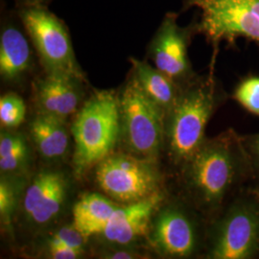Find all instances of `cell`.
I'll return each mask as SVG.
<instances>
[{
  "label": "cell",
  "mask_w": 259,
  "mask_h": 259,
  "mask_svg": "<svg viewBox=\"0 0 259 259\" xmlns=\"http://www.w3.org/2000/svg\"><path fill=\"white\" fill-rule=\"evenodd\" d=\"M182 170L192 203L212 219L242 187L253 182L242 136L232 129L205 139Z\"/></svg>",
  "instance_id": "6da1fadb"
},
{
  "label": "cell",
  "mask_w": 259,
  "mask_h": 259,
  "mask_svg": "<svg viewBox=\"0 0 259 259\" xmlns=\"http://www.w3.org/2000/svg\"><path fill=\"white\" fill-rule=\"evenodd\" d=\"M227 98L212 77L194 78L182 85L165 121L164 141L175 165L183 166L204 144L208 121Z\"/></svg>",
  "instance_id": "7a4b0ae2"
},
{
  "label": "cell",
  "mask_w": 259,
  "mask_h": 259,
  "mask_svg": "<svg viewBox=\"0 0 259 259\" xmlns=\"http://www.w3.org/2000/svg\"><path fill=\"white\" fill-rule=\"evenodd\" d=\"M206 257H259V186L245 185L213 218Z\"/></svg>",
  "instance_id": "3957f363"
},
{
  "label": "cell",
  "mask_w": 259,
  "mask_h": 259,
  "mask_svg": "<svg viewBox=\"0 0 259 259\" xmlns=\"http://www.w3.org/2000/svg\"><path fill=\"white\" fill-rule=\"evenodd\" d=\"M121 132L119 95L111 91L93 93L74 121V166L83 174L110 156Z\"/></svg>",
  "instance_id": "277c9868"
},
{
  "label": "cell",
  "mask_w": 259,
  "mask_h": 259,
  "mask_svg": "<svg viewBox=\"0 0 259 259\" xmlns=\"http://www.w3.org/2000/svg\"><path fill=\"white\" fill-rule=\"evenodd\" d=\"M121 133L130 150L157 161L165 139L166 113L151 100L132 74L119 95Z\"/></svg>",
  "instance_id": "5b68a950"
},
{
  "label": "cell",
  "mask_w": 259,
  "mask_h": 259,
  "mask_svg": "<svg viewBox=\"0 0 259 259\" xmlns=\"http://www.w3.org/2000/svg\"><path fill=\"white\" fill-rule=\"evenodd\" d=\"M184 7L200 11L194 30L214 47L239 37L259 45V0H185Z\"/></svg>",
  "instance_id": "8992f818"
},
{
  "label": "cell",
  "mask_w": 259,
  "mask_h": 259,
  "mask_svg": "<svg viewBox=\"0 0 259 259\" xmlns=\"http://www.w3.org/2000/svg\"><path fill=\"white\" fill-rule=\"evenodd\" d=\"M18 16L47 73L73 75L83 79L64 21L47 6L19 7Z\"/></svg>",
  "instance_id": "52a82bcc"
},
{
  "label": "cell",
  "mask_w": 259,
  "mask_h": 259,
  "mask_svg": "<svg viewBox=\"0 0 259 259\" xmlns=\"http://www.w3.org/2000/svg\"><path fill=\"white\" fill-rule=\"evenodd\" d=\"M96 181L117 202L129 204L161 192V175L147 158L111 154L98 164Z\"/></svg>",
  "instance_id": "ba28073f"
},
{
  "label": "cell",
  "mask_w": 259,
  "mask_h": 259,
  "mask_svg": "<svg viewBox=\"0 0 259 259\" xmlns=\"http://www.w3.org/2000/svg\"><path fill=\"white\" fill-rule=\"evenodd\" d=\"M177 18L174 13L164 17L150 44L149 54L157 69L183 85L194 79L187 49L195 30L179 26Z\"/></svg>",
  "instance_id": "9c48e42d"
},
{
  "label": "cell",
  "mask_w": 259,
  "mask_h": 259,
  "mask_svg": "<svg viewBox=\"0 0 259 259\" xmlns=\"http://www.w3.org/2000/svg\"><path fill=\"white\" fill-rule=\"evenodd\" d=\"M151 240L162 255L190 257L196 254L200 246L198 223L184 206L167 205L157 214Z\"/></svg>",
  "instance_id": "30bf717a"
},
{
  "label": "cell",
  "mask_w": 259,
  "mask_h": 259,
  "mask_svg": "<svg viewBox=\"0 0 259 259\" xmlns=\"http://www.w3.org/2000/svg\"><path fill=\"white\" fill-rule=\"evenodd\" d=\"M164 197L161 192L140 202L118 206L101 232L105 239L118 245H127L143 235L150 218L160 207Z\"/></svg>",
  "instance_id": "8fae6325"
},
{
  "label": "cell",
  "mask_w": 259,
  "mask_h": 259,
  "mask_svg": "<svg viewBox=\"0 0 259 259\" xmlns=\"http://www.w3.org/2000/svg\"><path fill=\"white\" fill-rule=\"evenodd\" d=\"M83 78L47 73L35 83L36 98L42 112L65 119L78 108Z\"/></svg>",
  "instance_id": "7c38bea8"
},
{
  "label": "cell",
  "mask_w": 259,
  "mask_h": 259,
  "mask_svg": "<svg viewBox=\"0 0 259 259\" xmlns=\"http://www.w3.org/2000/svg\"><path fill=\"white\" fill-rule=\"evenodd\" d=\"M30 37L24 27L14 21L3 24L0 35V74L15 82L27 73L32 65Z\"/></svg>",
  "instance_id": "4fadbf2b"
},
{
  "label": "cell",
  "mask_w": 259,
  "mask_h": 259,
  "mask_svg": "<svg viewBox=\"0 0 259 259\" xmlns=\"http://www.w3.org/2000/svg\"><path fill=\"white\" fill-rule=\"evenodd\" d=\"M133 73L140 88L151 100L167 113L176 102L182 85L146 62L131 59Z\"/></svg>",
  "instance_id": "5bb4252c"
},
{
  "label": "cell",
  "mask_w": 259,
  "mask_h": 259,
  "mask_svg": "<svg viewBox=\"0 0 259 259\" xmlns=\"http://www.w3.org/2000/svg\"><path fill=\"white\" fill-rule=\"evenodd\" d=\"M30 132L38 152L47 158L62 157L68 148L69 137L63 118L41 112L31 122Z\"/></svg>",
  "instance_id": "9a60e30c"
},
{
  "label": "cell",
  "mask_w": 259,
  "mask_h": 259,
  "mask_svg": "<svg viewBox=\"0 0 259 259\" xmlns=\"http://www.w3.org/2000/svg\"><path fill=\"white\" fill-rule=\"evenodd\" d=\"M117 207L101 195H85L74 205L73 225L87 237L101 234Z\"/></svg>",
  "instance_id": "2e32d148"
},
{
  "label": "cell",
  "mask_w": 259,
  "mask_h": 259,
  "mask_svg": "<svg viewBox=\"0 0 259 259\" xmlns=\"http://www.w3.org/2000/svg\"><path fill=\"white\" fill-rule=\"evenodd\" d=\"M65 195L66 185L65 178L62 176L28 217L39 225L50 222L60 212L65 202Z\"/></svg>",
  "instance_id": "e0dca14e"
},
{
  "label": "cell",
  "mask_w": 259,
  "mask_h": 259,
  "mask_svg": "<svg viewBox=\"0 0 259 259\" xmlns=\"http://www.w3.org/2000/svg\"><path fill=\"white\" fill-rule=\"evenodd\" d=\"M63 176L57 172H41L27 188L23 199V209L28 216L34 211L48 191Z\"/></svg>",
  "instance_id": "ac0fdd59"
},
{
  "label": "cell",
  "mask_w": 259,
  "mask_h": 259,
  "mask_svg": "<svg viewBox=\"0 0 259 259\" xmlns=\"http://www.w3.org/2000/svg\"><path fill=\"white\" fill-rule=\"evenodd\" d=\"M232 97L246 111L259 117V77L250 76L243 79Z\"/></svg>",
  "instance_id": "d6986e66"
},
{
  "label": "cell",
  "mask_w": 259,
  "mask_h": 259,
  "mask_svg": "<svg viewBox=\"0 0 259 259\" xmlns=\"http://www.w3.org/2000/svg\"><path fill=\"white\" fill-rule=\"evenodd\" d=\"M26 107L23 100L15 93H9L0 99V122L2 127L16 128L24 120Z\"/></svg>",
  "instance_id": "ffe728a7"
},
{
  "label": "cell",
  "mask_w": 259,
  "mask_h": 259,
  "mask_svg": "<svg viewBox=\"0 0 259 259\" xmlns=\"http://www.w3.org/2000/svg\"><path fill=\"white\" fill-rule=\"evenodd\" d=\"M18 201V191L15 185L2 179L0 183V217L1 223L5 227L10 226L12 216L16 209Z\"/></svg>",
  "instance_id": "44dd1931"
},
{
  "label": "cell",
  "mask_w": 259,
  "mask_h": 259,
  "mask_svg": "<svg viewBox=\"0 0 259 259\" xmlns=\"http://www.w3.org/2000/svg\"><path fill=\"white\" fill-rule=\"evenodd\" d=\"M88 237L79 231L74 225L65 227L56 232L49 240V246L65 245L74 249L83 250V245Z\"/></svg>",
  "instance_id": "7402d4cb"
},
{
  "label": "cell",
  "mask_w": 259,
  "mask_h": 259,
  "mask_svg": "<svg viewBox=\"0 0 259 259\" xmlns=\"http://www.w3.org/2000/svg\"><path fill=\"white\" fill-rule=\"evenodd\" d=\"M242 140L250 158L253 183L259 186V133L242 136Z\"/></svg>",
  "instance_id": "603a6c76"
},
{
  "label": "cell",
  "mask_w": 259,
  "mask_h": 259,
  "mask_svg": "<svg viewBox=\"0 0 259 259\" xmlns=\"http://www.w3.org/2000/svg\"><path fill=\"white\" fill-rule=\"evenodd\" d=\"M27 157L26 145L14 151L5 157H0V169L2 172H11L18 169Z\"/></svg>",
  "instance_id": "cb8c5ba5"
},
{
  "label": "cell",
  "mask_w": 259,
  "mask_h": 259,
  "mask_svg": "<svg viewBox=\"0 0 259 259\" xmlns=\"http://www.w3.org/2000/svg\"><path fill=\"white\" fill-rule=\"evenodd\" d=\"M24 145L26 144L21 136L2 133L0 137V157H5Z\"/></svg>",
  "instance_id": "d4e9b609"
},
{
  "label": "cell",
  "mask_w": 259,
  "mask_h": 259,
  "mask_svg": "<svg viewBox=\"0 0 259 259\" xmlns=\"http://www.w3.org/2000/svg\"><path fill=\"white\" fill-rule=\"evenodd\" d=\"M50 255L54 259H76L81 256L82 250L65 245L49 246Z\"/></svg>",
  "instance_id": "484cf974"
},
{
  "label": "cell",
  "mask_w": 259,
  "mask_h": 259,
  "mask_svg": "<svg viewBox=\"0 0 259 259\" xmlns=\"http://www.w3.org/2000/svg\"><path fill=\"white\" fill-rule=\"evenodd\" d=\"M19 7H32V6H47L49 0H16Z\"/></svg>",
  "instance_id": "4316f807"
},
{
  "label": "cell",
  "mask_w": 259,
  "mask_h": 259,
  "mask_svg": "<svg viewBox=\"0 0 259 259\" xmlns=\"http://www.w3.org/2000/svg\"><path fill=\"white\" fill-rule=\"evenodd\" d=\"M133 254H131L129 252H125V251H117L115 253H112L110 256V258L122 259V258H133Z\"/></svg>",
  "instance_id": "83f0119b"
}]
</instances>
